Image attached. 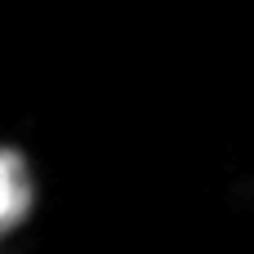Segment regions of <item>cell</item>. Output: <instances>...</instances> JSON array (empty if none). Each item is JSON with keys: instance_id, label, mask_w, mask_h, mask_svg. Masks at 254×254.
I'll list each match as a JSON object with an SVG mask.
<instances>
[{"instance_id": "obj_1", "label": "cell", "mask_w": 254, "mask_h": 254, "mask_svg": "<svg viewBox=\"0 0 254 254\" xmlns=\"http://www.w3.org/2000/svg\"><path fill=\"white\" fill-rule=\"evenodd\" d=\"M36 210V170L31 161L0 143V241H9Z\"/></svg>"}]
</instances>
